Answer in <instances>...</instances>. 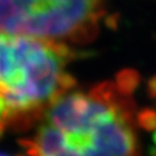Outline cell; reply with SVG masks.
Returning <instances> with one entry per match:
<instances>
[{"label": "cell", "instance_id": "obj_1", "mask_svg": "<svg viewBox=\"0 0 156 156\" xmlns=\"http://www.w3.org/2000/svg\"><path fill=\"white\" fill-rule=\"evenodd\" d=\"M133 91L118 80L57 100L22 144L30 156H140Z\"/></svg>", "mask_w": 156, "mask_h": 156}, {"label": "cell", "instance_id": "obj_2", "mask_svg": "<svg viewBox=\"0 0 156 156\" xmlns=\"http://www.w3.org/2000/svg\"><path fill=\"white\" fill-rule=\"evenodd\" d=\"M68 44L0 33V102L6 128L36 127L47 109L75 89Z\"/></svg>", "mask_w": 156, "mask_h": 156}, {"label": "cell", "instance_id": "obj_3", "mask_svg": "<svg viewBox=\"0 0 156 156\" xmlns=\"http://www.w3.org/2000/svg\"><path fill=\"white\" fill-rule=\"evenodd\" d=\"M108 0H0V33L63 44L98 34Z\"/></svg>", "mask_w": 156, "mask_h": 156}, {"label": "cell", "instance_id": "obj_4", "mask_svg": "<svg viewBox=\"0 0 156 156\" xmlns=\"http://www.w3.org/2000/svg\"><path fill=\"white\" fill-rule=\"evenodd\" d=\"M6 129V124L4 122V111H3V105L0 102V135H2Z\"/></svg>", "mask_w": 156, "mask_h": 156}, {"label": "cell", "instance_id": "obj_5", "mask_svg": "<svg viewBox=\"0 0 156 156\" xmlns=\"http://www.w3.org/2000/svg\"><path fill=\"white\" fill-rule=\"evenodd\" d=\"M149 89L152 91V95H154L155 91H156V79H152V80L150 81V84H149Z\"/></svg>", "mask_w": 156, "mask_h": 156}, {"label": "cell", "instance_id": "obj_6", "mask_svg": "<svg viewBox=\"0 0 156 156\" xmlns=\"http://www.w3.org/2000/svg\"><path fill=\"white\" fill-rule=\"evenodd\" d=\"M0 156H10V155H8V154H4V152H0Z\"/></svg>", "mask_w": 156, "mask_h": 156}, {"label": "cell", "instance_id": "obj_7", "mask_svg": "<svg viewBox=\"0 0 156 156\" xmlns=\"http://www.w3.org/2000/svg\"><path fill=\"white\" fill-rule=\"evenodd\" d=\"M155 140H156V135H155Z\"/></svg>", "mask_w": 156, "mask_h": 156}]
</instances>
